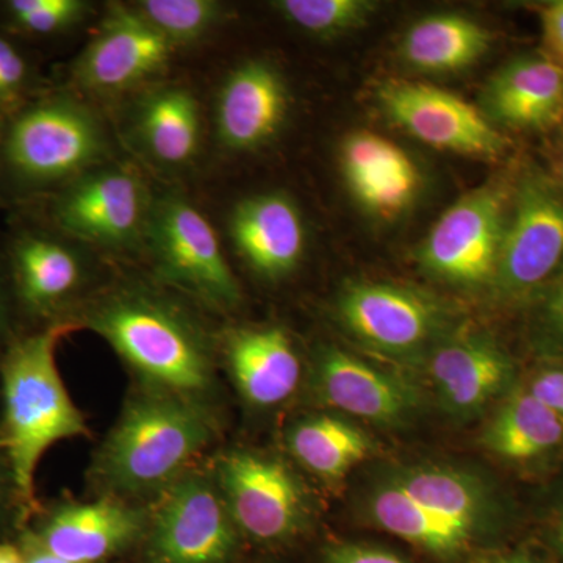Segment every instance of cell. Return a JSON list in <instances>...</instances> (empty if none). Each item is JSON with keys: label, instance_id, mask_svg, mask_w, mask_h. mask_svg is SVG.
<instances>
[{"label": "cell", "instance_id": "1", "mask_svg": "<svg viewBox=\"0 0 563 563\" xmlns=\"http://www.w3.org/2000/svg\"><path fill=\"white\" fill-rule=\"evenodd\" d=\"M70 322L14 340L0 362L2 422L0 450L9 462L24 518L35 510V474L41 459L62 440L90 433L70 399L57 366V346L73 332Z\"/></svg>", "mask_w": 563, "mask_h": 563}, {"label": "cell", "instance_id": "2", "mask_svg": "<svg viewBox=\"0 0 563 563\" xmlns=\"http://www.w3.org/2000/svg\"><path fill=\"white\" fill-rule=\"evenodd\" d=\"M207 406L151 390L132 398L96 461L114 493L165 490L213 439Z\"/></svg>", "mask_w": 563, "mask_h": 563}, {"label": "cell", "instance_id": "3", "mask_svg": "<svg viewBox=\"0 0 563 563\" xmlns=\"http://www.w3.org/2000/svg\"><path fill=\"white\" fill-rule=\"evenodd\" d=\"M90 321L151 390L207 406L214 390L209 346L179 310L143 292H124L102 303Z\"/></svg>", "mask_w": 563, "mask_h": 563}, {"label": "cell", "instance_id": "4", "mask_svg": "<svg viewBox=\"0 0 563 563\" xmlns=\"http://www.w3.org/2000/svg\"><path fill=\"white\" fill-rule=\"evenodd\" d=\"M336 317L355 342L395 361L421 365L461 325L450 303L391 282L351 280L335 302Z\"/></svg>", "mask_w": 563, "mask_h": 563}, {"label": "cell", "instance_id": "5", "mask_svg": "<svg viewBox=\"0 0 563 563\" xmlns=\"http://www.w3.org/2000/svg\"><path fill=\"white\" fill-rule=\"evenodd\" d=\"M563 268V191L551 174L526 166L514 184L490 295L525 309Z\"/></svg>", "mask_w": 563, "mask_h": 563}, {"label": "cell", "instance_id": "6", "mask_svg": "<svg viewBox=\"0 0 563 563\" xmlns=\"http://www.w3.org/2000/svg\"><path fill=\"white\" fill-rule=\"evenodd\" d=\"M514 185L498 179L463 195L433 224L418 262L426 274L462 290H492Z\"/></svg>", "mask_w": 563, "mask_h": 563}, {"label": "cell", "instance_id": "7", "mask_svg": "<svg viewBox=\"0 0 563 563\" xmlns=\"http://www.w3.org/2000/svg\"><path fill=\"white\" fill-rule=\"evenodd\" d=\"M214 481L233 523L255 542H288L312 521L309 492L279 457L231 451L218 461Z\"/></svg>", "mask_w": 563, "mask_h": 563}, {"label": "cell", "instance_id": "8", "mask_svg": "<svg viewBox=\"0 0 563 563\" xmlns=\"http://www.w3.org/2000/svg\"><path fill=\"white\" fill-rule=\"evenodd\" d=\"M146 231L163 280L217 309L239 306V280L217 232L192 203L179 196L163 199L152 211Z\"/></svg>", "mask_w": 563, "mask_h": 563}, {"label": "cell", "instance_id": "9", "mask_svg": "<svg viewBox=\"0 0 563 563\" xmlns=\"http://www.w3.org/2000/svg\"><path fill=\"white\" fill-rule=\"evenodd\" d=\"M388 483L431 512L470 526L492 544L512 536L521 521L517 499L496 477L453 462H410L380 470Z\"/></svg>", "mask_w": 563, "mask_h": 563}, {"label": "cell", "instance_id": "10", "mask_svg": "<svg viewBox=\"0 0 563 563\" xmlns=\"http://www.w3.org/2000/svg\"><path fill=\"white\" fill-rule=\"evenodd\" d=\"M103 150L101 125L90 111L68 99H49L11 122L3 157L21 180L41 185L76 176Z\"/></svg>", "mask_w": 563, "mask_h": 563}, {"label": "cell", "instance_id": "11", "mask_svg": "<svg viewBox=\"0 0 563 563\" xmlns=\"http://www.w3.org/2000/svg\"><path fill=\"white\" fill-rule=\"evenodd\" d=\"M239 536L214 477L181 474L155 507L147 563H231Z\"/></svg>", "mask_w": 563, "mask_h": 563}, {"label": "cell", "instance_id": "12", "mask_svg": "<svg viewBox=\"0 0 563 563\" xmlns=\"http://www.w3.org/2000/svg\"><path fill=\"white\" fill-rule=\"evenodd\" d=\"M437 402L451 420L483 417L523 376L520 362L496 336L459 325L422 361Z\"/></svg>", "mask_w": 563, "mask_h": 563}, {"label": "cell", "instance_id": "13", "mask_svg": "<svg viewBox=\"0 0 563 563\" xmlns=\"http://www.w3.org/2000/svg\"><path fill=\"white\" fill-rule=\"evenodd\" d=\"M377 102L388 120L433 150L499 161L509 141L476 107L453 92L417 81L387 80Z\"/></svg>", "mask_w": 563, "mask_h": 563}, {"label": "cell", "instance_id": "14", "mask_svg": "<svg viewBox=\"0 0 563 563\" xmlns=\"http://www.w3.org/2000/svg\"><path fill=\"white\" fill-rule=\"evenodd\" d=\"M312 387L324 406L380 428H402L422 409V393L412 380L340 347L318 351Z\"/></svg>", "mask_w": 563, "mask_h": 563}, {"label": "cell", "instance_id": "15", "mask_svg": "<svg viewBox=\"0 0 563 563\" xmlns=\"http://www.w3.org/2000/svg\"><path fill=\"white\" fill-rule=\"evenodd\" d=\"M481 444L526 479L547 484L563 468V421L537 401L521 380L490 410Z\"/></svg>", "mask_w": 563, "mask_h": 563}, {"label": "cell", "instance_id": "16", "mask_svg": "<svg viewBox=\"0 0 563 563\" xmlns=\"http://www.w3.org/2000/svg\"><path fill=\"white\" fill-rule=\"evenodd\" d=\"M146 190L125 169H106L74 184L55 207L58 225L77 239L121 246L146 229Z\"/></svg>", "mask_w": 563, "mask_h": 563}, {"label": "cell", "instance_id": "17", "mask_svg": "<svg viewBox=\"0 0 563 563\" xmlns=\"http://www.w3.org/2000/svg\"><path fill=\"white\" fill-rule=\"evenodd\" d=\"M173 47L139 11L113 9L80 55L76 77L81 87L90 90H129L161 73L172 57Z\"/></svg>", "mask_w": 563, "mask_h": 563}, {"label": "cell", "instance_id": "18", "mask_svg": "<svg viewBox=\"0 0 563 563\" xmlns=\"http://www.w3.org/2000/svg\"><path fill=\"white\" fill-rule=\"evenodd\" d=\"M344 184L363 211L377 220L402 217L417 202L420 168L395 141L372 131H355L340 146Z\"/></svg>", "mask_w": 563, "mask_h": 563}, {"label": "cell", "instance_id": "19", "mask_svg": "<svg viewBox=\"0 0 563 563\" xmlns=\"http://www.w3.org/2000/svg\"><path fill=\"white\" fill-rule=\"evenodd\" d=\"M481 106L496 129L553 131L563 121V69L542 52L514 58L487 81Z\"/></svg>", "mask_w": 563, "mask_h": 563}, {"label": "cell", "instance_id": "20", "mask_svg": "<svg viewBox=\"0 0 563 563\" xmlns=\"http://www.w3.org/2000/svg\"><path fill=\"white\" fill-rule=\"evenodd\" d=\"M146 531L141 510L121 499L63 504L32 532L49 553L70 563H98L131 547Z\"/></svg>", "mask_w": 563, "mask_h": 563}, {"label": "cell", "instance_id": "21", "mask_svg": "<svg viewBox=\"0 0 563 563\" xmlns=\"http://www.w3.org/2000/svg\"><path fill=\"white\" fill-rule=\"evenodd\" d=\"M290 110V92L279 70L252 60L233 70L218 99V135L233 151H252L279 132Z\"/></svg>", "mask_w": 563, "mask_h": 563}, {"label": "cell", "instance_id": "22", "mask_svg": "<svg viewBox=\"0 0 563 563\" xmlns=\"http://www.w3.org/2000/svg\"><path fill=\"white\" fill-rule=\"evenodd\" d=\"M231 235L244 261L266 279L295 272L306 251L301 211L282 192H263L240 202L232 213Z\"/></svg>", "mask_w": 563, "mask_h": 563}, {"label": "cell", "instance_id": "23", "mask_svg": "<svg viewBox=\"0 0 563 563\" xmlns=\"http://www.w3.org/2000/svg\"><path fill=\"white\" fill-rule=\"evenodd\" d=\"M362 509L376 528L413 544L437 561L454 563L476 548L492 544L470 526L424 509L379 473L363 492Z\"/></svg>", "mask_w": 563, "mask_h": 563}, {"label": "cell", "instance_id": "24", "mask_svg": "<svg viewBox=\"0 0 563 563\" xmlns=\"http://www.w3.org/2000/svg\"><path fill=\"white\" fill-rule=\"evenodd\" d=\"M229 369L251 406H279L298 388L302 366L290 336L279 328L236 329L225 343Z\"/></svg>", "mask_w": 563, "mask_h": 563}, {"label": "cell", "instance_id": "25", "mask_svg": "<svg viewBox=\"0 0 563 563\" xmlns=\"http://www.w3.org/2000/svg\"><path fill=\"white\" fill-rule=\"evenodd\" d=\"M493 43L488 29L473 18L437 13L413 22L401 41L402 60L424 74H453L468 69Z\"/></svg>", "mask_w": 563, "mask_h": 563}, {"label": "cell", "instance_id": "26", "mask_svg": "<svg viewBox=\"0 0 563 563\" xmlns=\"http://www.w3.org/2000/svg\"><path fill=\"white\" fill-rule=\"evenodd\" d=\"M287 446L307 472L325 483H340L377 450L368 432L340 413L310 415L296 421L288 429Z\"/></svg>", "mask_w": 563, "mask_h": 563}, {"label": "cell", "instance_id": "27", "mask_svg": "<svg viewBox=\"0 0 563 563\" xmlns=\"http://www.w3.org/2000/svg\"><path fill=\"white\" fill-rule=\"evenodd\" d=\"M14 288L32 314H51L76 290L80 265L69 247L41 235H27L13 247Z\"/></svg>", "mask_w": 563, "mask_h": 563}, {"label": "cell", "instance_id": "28", "mask_svg": "<svg viewBox=\"0 0 563 563\" xmlns=\"http://www.w3.org/2000/svg\"><path fill=\"white\" fill-rule=\"evenodd\" d=\"M140 135L158 161L168 165L190 161L201 136V114L191 92L166 88L151 96L141 109Z\"/></svg>", "mask_w": 563, "mask_h": 563}, {"label": "cell", "instance_id": "29", "mask_svg": "<svg viewBox=\"0 0 563 563\" xmlns=\"http://www.w3.org/2000/svg\"><path fill=\"white\" fill-rule=\"evenodd\" d=\"M274 5L285 20L318 38L357 31L377 9L368 0H280Z\"/></svg>", "mask_w": 563, "mask_h": 563}, {"label": "cell", "instance_id": "30", "mask_svg": "<svg viewBox=\"0 0 563 563\" xmlns=\"http://www.w3.org/2000/svg\"><path fill=\"white\" fill-rule=\"evenodd\" d=\"M173 46L202 38L220 18L211 0H143L135 9Z\"/></svg>", "mask_w": 563, "mask_h": 563}, {"label": "cell", "instance_id": "31", "mask_svg": "<svg viewBox=\"0 0 563 563\" xmlns=\"http://www.w3.org/2000/svg\"><path fill=\"white\" fill-rule=\"evenodd\" d=\"M532 358H563V268L523 309Z\"/></svg>", "mask_w": 563, "mask_h": 563}, {"label": "cell", "instance_id": "32", "mask_svg": "<svg viewBox=\"0 0 563 563\" xmlns=\"http://www.w3.org/2000/svg\"><path fill=\"white\" fill-rule=\"evenodd\" d=\"M85 5L79 0H11L7 2L11 24L32 35H51L79 21Z\"/></svg>", "mask_w": 563, "mask_h": 563}, {"label": "cell", "instance_id": "33", "mask_svg": "<svg viewBox=\"0 0 563 563\" xmlns=\"http://www.w3.org/2000/svg\"><path fill=\"white\" fill-rule=\"evenodd\" d=\"M536 509L539 542L558 563H563V468L543 484Z\"/></svg>", "mask_w": 563, "mask_h": 563}, {"label": "cell", "instance_id": "34", "mask_svg": "<svg viewBox=\"0 0 563 563\" xmlns=\"http://www.w3.org/2000/svg\"><path fill=\"white\" fill-rule=\"evenodd\" d=\"M521 384L563 421V358H533L532 365L523 369Z\"/></svg>", "mask_w": 563, "mask_h": 563}, {"label": "cell", "instance_id": "35", "mask_svg": "<svg viewBox=\"0 0 563 563\" xmlns=\"http://www.w3.org/2000/svg\"><path fill=\"white\" fill-rule=\"evenodd\" d=\"M27 63L9 40L0 36V109L20 96L27 80Z\"/></svg>", "mask_w": 563, "mask_h": 563}, {"label": "cell", "instance_id": "36", "mask_svg": "<svg viewBox=\"0 0 563 563\" xmlns=\"http://www.w3.org/2000/svg\"><path fill=\"white\" fill-rule=\"evenodd\" d=\"M324 563H410L402 555L363 543H336L328 548Z\"/></svg>", "mask_w": 563, "mask_h": 563}, {"label": "cell", "instance_id": "37", "mask_svg": "<svg viewBox=\"0 0 563 563\" xmlns=\"http://www.w3.org/2000/svg\"><path fill=\"white\" fill-rule=\"evenodd\" d=\"M542 54L563 69V0L548 3L540 11Z\"/></svg>", "mask_w": 563, "mask_h": 563}, {"label": "cell", "instance_id": "38", "mask_svg": "<svg viewBox=\"0 0 563 563\" xmlns=\"http://www.w3.org/2000/svg\"><path fill=\"white\" fill-rule=\"evenodd\" d=\"M479 563H558L547 548L537 542H521L510 548L492 551Z\"/></svg>", "mask_w": 563, "mask_h": 563}, {"label": "cell", "instance_id": "39", "mask_svg": "<svg viewBox=\"0 0 563 563\" xmlns=\"http://www.w3.org/2000/svg\"><path fill=\"white\" fill-rule=\"evenodd\" d=\"M11 512L20 515L21 521L25 520L9 462H7L5 454L0 450V525Z\"/></svg>", "mask_w": 563, "mask_h": 563}, {"label": "cell", "instance_id": "40", "mask_svg": "<svg viewBox=\"0 0 563 563\" xmlns=\"http://www.w3.org/2000/svg\"><path fill=\"white\" fill-rule=\"evenodd\" d=\"M21 548L24 551L25 563H70L49 553L32 532H25L22 537Z\"/></svg>", "mask_w": 563, "mask_h": 563}, {"label": "cell", "instance_id": "41", "mask_svg": "<svg viewBox=\"0 0 563 563\" xmlns=\"http://www.w3.org/2000/svg\"><path fill=\"white\" fill-rule=\"evenodd\" d=\"M553 179L563 191V131L559 133L553 152Z\"/></svg>", "mask_w": 563, "mask_h": 563}, {"label": "cell", "instance_id": "42", "mask_svg": "<svg viewBox=\"0 0 563 563\" xmlns=\"http://www.w3.org/2000/svg\"><path fill=\"white\" fill-rule=\"evenodd\" d=\"M0 563H25L21 544L0 543Z\"/></svg>", "mask_w": 563, "mask_h": 563}, {"label": "cell", "instance_id": "43", "mask_svg": "<svg viewBox=\"0 0 563 563\" xmlns=\"http://www.w3.org/2000/svg\"><path fill=\"white\" fill-rule=\"evenodd\" d=\"M5 298H3L2 287H0V336H2L3 328H5Z\"/></svg>", "mask_w": 563, "mask_h": 563}]
</instances>
